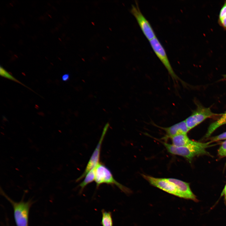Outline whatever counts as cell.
I'll use <instances>...</instances> for the list:
<instances>
[{"mask_svg": "<svg viewBox=\"0 0 226 226\" xmlns=\"http://www.w3.org/2000/svg\"><path fill=\"white\" fill-rule=\"evenodd\" d=\"M168 151L171 154L184 157L191 161L195 156L208 153L206 149L211 146V141L202 143L193 141L191 143L184 146L176 147L172 144L162 142Z\"/></svg>", "mask_w": 226, "mask_h": 226, "instance_id": "1", "label": "cell"}, {"mask_svg": "<svg viewBox=\"0 0 226 226\" xmlns=\"http://www.w3.org/2000/svg\"><path fill=\"white\" fill-rule=\"evenodd\" d=\"M94 181L97 188L101 184L105 183L115 185L126 194H128L132 192L130 189L117 182L114 178L110 169L100 162L95 168Z\"/></svg>", "mask_w": 226, "mask_h": 226, "instance_id": "2", "label": "cell"}, {"mask_svg": "<svg viewBox=\"0 0 226 226\" xmlns=\"http://www.w3.org/2000/svg\"><path fill=\"white\" fill-rule=\"evenodd\" d=\"M12 204L15 221L17 226H28L29 212L32 203L31 201L15 202L4 195Z\"/></svg>", "mask_w": 226, "mask_h": 226, "instance_id": "3", "label": "cell"}, {"mask_svg": "<svg viewBox=\"0 0 226 226\" xmlns=\"http://www.w3.org/2000/svg\"><path fill=\"white\" fill-rule=\"evenodd\" d=\"M149 41L155 54L166 69L171 78L174 81H178L180 78L173 69L165 50L159 40L156 37Z\"/></svg>", "mask_w": 226, "mask_h": 226, "instance_id": "4", "label": "cell"}, {"mask_svg": "<svg viewBox=\"0 0 226 226\" xmlns=\"http://www.w3.org/2000/svg\"><path fill=\"white\" fill-rule=\"evenodd\" d=\"M219 114L213 112L209 108L198 106L185 121L189 130L207 118L217 116Z\"/></svg>", "mask_w": 226, "mask_h": 226, "instance_id": "5", "label": "cell"}, {"mask_svg": "<svg viewBox=\"0 0 226 226\" xmlns=\"http://www.w3.org/2000/svg\"><path fill=\"white\" fill-rule=\"evenodd\" d=\"M131 13L136 18L143 33L149 40L156 37L151 25L142 13L138 4L132 5Z\"/></svg>", "mask_w": 226, "mask_h": 226, "instance_id": "6", "label": "cell"}, {"mask_svg": "<svg viewBox=\"0 0 226 226\" xmlns=\"http://www.w3.org/2000/svg\"><path fill=\"white\" fill-rule=\"evenodd\" d=\"M109 126V123H107L105 126L100 140L88 162L85 170L82 175L77 179V181H79L83 178L89 172L95 169L100 163L101 145Z\"/></svg>", "mask_w": 226, "mask_h": 226, "instance_id": "7", "label": "cell"}, {"mask_svg": "<svg viewBox=\"0 0 226 226\" xmlns=\"http://www.w3.org/2000/svg\"><path fill=\"white\" fill-rule=\"evenodd\" d=\"M141 175L152 186L180 197V194L176 186L167 178H156L143 174Z\"/></svg>", "mask_w": 226, "mask_h": 226, "instance_id": "8", "label": "cell"}, {"mask_svg": "<svg viewBox=\"0 0 226 226\" xmlns=\"http://www.w3.org/2000/svg\"><path fill=\"white\" fill-rule=\"evenodd\" d=\"M167 179L175 185L179 192L180 198L191 200L196 202L199 201L196 196L191 190L188 183L176 179Z\"/></svg>", "mask_w": 226, "mask_h": 226, "instance_id": "9", "label": "cell"}, {"mask_svg": "<svg viewBox=\"0 0 226 226\" xmlns=\"http://www.w3.org/2000/svg\"><path fill=\"white\" fill-rule=\"evenodd\" d=\"M159 127L165 131V139L171 138L173 137L180 134H187L190 131L187 126L185 120L168 127Z\"/></svg>", "mask_w": 226, "mask_h": 226, "instance_id": "10", "label": "cell"}, {"mask_svg": "<svg viewBox=\"0 0 226 226\" xmlns=\"http://www.w3.org/2000/svg\"><path fill=\"white\" fill-rule=\"evenodd\" d=\"M172 144L176 147H182L187 145L192 142L188 137L187 134L178 135L171 138Z\"/></svg>", "mask_w": 226, "mask_h": 226, "instance_id": "11", "label": "cell"}, {"mask_svg": "<svg viewBox=\"0 0 226 226\" xmlns=\"http://www.w3.org/2000/svg\"><path fill=\"white\" fill-rule=\"evenodd\" d=\"M225 124H226V115L223 113L218 120L210 124L208 127L205 137H209L216 129Z\"/></svg>", "mask_w": 226, "mask_h": 226, "instance_id": "12", "label": "cell"}, {"mask_svg": "<svg viewBox=\"0 0 226 226\" xmlns=\"http://www.w3.org/2000/svg\"><path fill=\"white\" fill-rule=\"evenodd\" d=\"M95 168L89 172L85 176V178L83 181L79 184V186L80 187V193L82 192L84 188L88 184L95 180Z\"/></svg>", "mask_w": 226, "mask_h": 226, "instance_id": "13", "label": "cell"}, {"mask_svg": "<svg viewBox=\"0 0 226 226\" xmlns=\"http://www.w3.org/2000/svg\"><path fill=\"white\" fill-rule=\"evenodd\" d=\"M101 224L102 226H113V222L111 212L102 209Z\"/></svg>", "mask_w": 226, "mask_h": 226, "instance_id": "14", "label": "cell"}, {"mask_svg": "<svg viewBox=\"0 0 226 226\" xmlns=\"http://www.w3.org/2000/svg\"><path fill=\"white\" fill-rule=\"evenodd\" d=\"M218 22L222 27L226 30V1L224 2L220 11Z\"/></svg>", "mask_w": 226, "mask_h": 226, "instance_id": "15", "label": "cell"}, {"mask_svg": "<svg viewBox=\"0 0 226 226\" xmlns=\"http://www.w3.org/2000/svg\"><path fill=\"white\" fill-rule=\"evenodd\" d=\"M0 74L1 76L2 77L11 80L14 82L20 84L26 87L29 89L32 90L29 87L26 85H25L23 83L21 82L19 80H17L16 78L15 77H14L13 75L11 74L1 66H0Z\"/></svg>", "mask_w": 226, "mask_h": 226, "instance_id": "16", "label": "cell"}, {"mask_svg": "<svg viewBox=\"0 0 226 226\" xmlns=\"http://www.w3.org/2000/svg\"><path fill=\"white\" fill-rule=\"evenodd\" d=\"M218 153L221 157L226 156V140L221 144L218 150Z\"/></svg>", "mask_w": 226, "mask_h": 226, "instance_id": "17", "label": "cell"}, {"mask_svg": "<svg viewBox=\"0 0 226 226\" xmlns=\"http://www.w3.org/2000/svg\"><path fill=\"white\" fill-rule=\"evenodd\" d=\"M226 139V132L218 136L213 137L210 141L212 142Z\"/></svg>", "mask_w": 226, "mask_h": 226, "instance_id": "18", "label": "cell"}, {"mask_svg": "<svg viewBox=\"0 0 226 226\" xmlns=\"http://www.w3.org/2000/svg\"><path fill=\"white\" fill-rule=\"evenodd\" d=\"M69 74L68 73H66L62 75V79L63 81H67L69 79Z\"/></svg>", "mask_w": 226, "mask_h": 226, "instance_id": "19", "label": "cell"}, {"mask_svg": "<svg viewBox=\"0 0 226 226\" xmlns=\"http://www.w3.org/2000/svg\"><path fill=\"white\" fill-rule=\"evenodd\" d=\"M223 195L224 196L225 202L226 205V184L221 193V196Z\"/></svg>", "mask_w": 226, "mask_h": 226, "instance_id": "20", "label": "cell"}, {"mask_svg": "<svg viewBox=\"0 0 226 226\" xmlns=\"http://www.w3.org/2000/svg\"><path fill=\"white\" fill-rule=\"evenodd\" d=\"M224 114H225V115H226V111L225 112Z\"/></svg>", "mask_w": 226, "mask_h": 226, "instance_id": "21", "label": "cell"}]
</instances>
